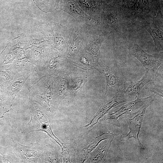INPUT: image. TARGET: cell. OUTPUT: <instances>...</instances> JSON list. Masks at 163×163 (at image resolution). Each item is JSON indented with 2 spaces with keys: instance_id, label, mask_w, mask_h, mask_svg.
Here are the masks:
<instances>
[{
  "instance_id": "obj_1",
  "label": "cell",
  "mask_w": 163,
  "mask_h": 163,
  "mask_svg": "<svg viewBox=\"0 0 163 163\" xmlns=\"http://www.w3.org/2000/svg\"><path fill=\"white\" fill-rule=\"evenodd\" d=\"M95 67L106 78V94H116L123 90L126 81L121 68L119 65L116 64L109 66L101 62H98Z\"/></svg>"
},
{
  "instance_id": "obj_2",
  "label": "cell",
  "mask_w": 163,
  "mask_h": 163,
  "mask_svg": "<svg viewBox=\"0 0 163 163\" xmlns=\"http://www.w3.org/2000/svg\"><path fill=\"white\" fill-rule=\"evenodd\" d=\"M128 52L141 63L146 69L157 70L163 63V55L154 56L145 51L137 44L134 43L128 48Z\"/></svg>"
},
{
  "instance_id": "obj_3",
  "label": "cell",
  "mask_w": 163,
  "mask_h": 163,
  "mask_svg": "<svg viewBox=\"0 0 163 163\" xmlns=\"http://www.w3.org/2000/svg\"><path fill=\"white\" fill-rule=\"evenodd\" d=\"M157 78V70L146 69L144 75L140 80L125 84L123 90L128 95L133 93L138 94L147 83L155 81Z\"/></svg>"
},
{
  "instance_id": "obj_4",
  "label": "cell",
  "mask_w": 163,
  "mask_h": 163,
  "mask_svg": "<svg viewBox=\"0 0 163 163\" xmlns=\"http://www.w3.org/2000/svg\"><path fill=\"white\" fill-rule=\"evenodd\" d=\"M142 26L148 32L154 41L157 52L162 51L163 33L158 27L157 24L152 19L140 21Z\"/></svg>"
},
{
  "instance_id": "obj_5",
  "label": "cell",
  "mask_w": 163,
  "mask_h": 163,
  "mask_svg": "<svg viewBox=\"0 0 163 163\" xmlns=\"http://www.w3.org/2000/svg\"><path fill=\"white\" fill-rule=\"evenodd\" d=\"M154 96L152 95L148 97L139 98L138 97L134 101L130 102L117 110L114 113L118 115L122 113L130 112L139 109L147 107L154 100Z\"/></svg>"
},
{
  "instance_id": "obj_6",
  "label": "cell",
  "mask_w": 163,
  "mask_h": 163,
  "mask_svg": "<svg viewBox=\"0 0 163 163\" xmlns=\"http://www.w3.org/2000/svg\"><path fill=\"white\" fill-rule=\"evenodd\" d=\"M145 108L141 109L138 113L133 119L127 120V121L129 125L130 131L129 134L126 136L127 139L133 137L138 140L141 147L142 145L138 139V134L142 122V117L145 109Z\"/></svg>"
},
{
  "instance_id": "obj_7",
  "label": "cell",
  "mask_w": 163,
  "mask_h": 163,
  "mask_svg": "<svg viewBox=\"0 0 163 163\" xmlns=\"http://www.w3.org/2000/svg\"><path fill=\"white\" fill-rule=\"evenodd\" d=\"M148 89L159 96H163L162 88H160L154 85L152 87L149 88Z\"/></svg>"
}]
</instances>
